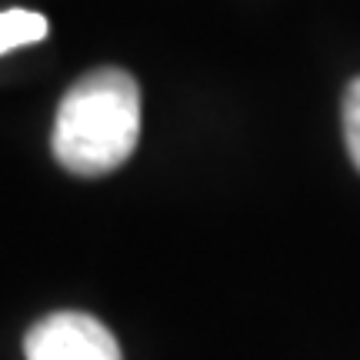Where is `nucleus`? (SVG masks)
I'll return each mask as SVG.
<instances>
[{
	"label": "nucleus",
	"instance_id": "f257e3e1",
	"mask_svg": "<svg viewBox=\"0 0 360 360\" xmlns=\"http://www.w3.org/2000/svg\"><path fill=\"white\" fill-rule=\"evenodd\" d=\"M141 141V87L120 67H97L70 84L53 117L51 150L77 177L127 164Z\"/></svg>",
	"mask_w": 360,
	"mask_h": 360
},
{
	"label": "nucleus",
	"instance_id": "f03ea898",
	"mask_svg": "<svg viewBox=\"0 0 360 360\" xmlns=\"http://www.w3.org/2000/svg\"><path fill=\"white\" fill-rule=\"evenodd\" d=\"M27 360H124L117 337L97 317L57 310L37 321L24 337Z\"/></svg>",
	"mask_w": 360,
	"mask_h": 360
},
{
	"label": "nucleus",
	"instance_id": "7ed1b4c3",
	"mask_svg": "<svg viewBox=\"0 0 360 360\" xmlns=\"http://www.w3.org/2000/svg\"><path fill=\"white\" fill-rule=\"evenodd\" d=\"M47 17L37 11H24V7H11L0 13V53H11L17 47L37 44L47 37Z\"/></svg>",
	"mask_w": 360,
	"mask_h": 360
},
{
	"label": "nucleus",
	"instance_id": "20e7f679",
	"mask_svg": "<svg viewBox=\"0 0 360 360\" xmlns=\"http://www.w3.org/2000/svg\"><path fill=\"white\" fill-rule=\"evenodd\" d=\"M344 141L350 160L360 170V77H354L344 90Z\"/></svg>",
	"mask_w": 360,
	"mask_h": 360
}]
</instances>
